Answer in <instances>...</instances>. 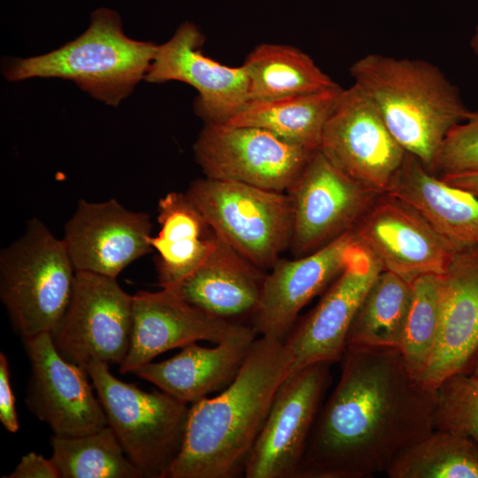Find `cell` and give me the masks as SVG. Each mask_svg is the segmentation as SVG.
Segmentation results:
<instances>
[{
  "label": "cell",
  "instance_id": "cell-1",
  "mask_svg": "<svg viewBox=\"0 0 478 478\" xmlns=\"http://www.w3.org/2000/svg\"><path fill=\"white\" fill-rule=\"evenodd\" d=\"M321 405L297 478H369L386 473L434 430L435 390L396 348L349 346Z\"/></svg>",
  "mask_w": 478,
  "mask_h": 478
},
{
  "label": "cell",
  "instance_id": "cell-2",
  "mask_svg": "<svg viewBox=\"0 0 478 478\" xmlns=\"http://www.w3.org/2000/svg\"><path fill=\"white\" fill-rule=\"evenodd\" d=\"M290 366L283 342L257 338L234 381L216 397L189 406L182 445L167 478L243 474L246 459Z\"/></svg>",
  "mask_w": 478,
  "mask_h": 478
},
{
  "label": "cell",
  "instance_id": "cell-3",
  "mask_svg": "<svg viewBox=\"0 0 478 478\" xmlns=\"http://www.w3.org/2000/svg\"><path fill=\"white\" fill-rule=\"evenodd\" d=\"M350 73L397 142L428 170L448 132L471 112L458 88L426 60L373 53L355 61Z\"/></svg>",
  "mask_w": 478,
  "mask_h": 478
},
{
  "label": "cell",
  "instance_id": "cell-4",
  "mask_svg": "<svg viewBox=\"0 0 478 478\" xmlns=\"http://www.w3.org/2000/svg\"><path fill=\"white\" fill-rule=\"evenodd\" d=\"M157 49L151 42L127 36L117 12L99 8L80 36L49 53L9 60L3 73L10 81L69 80L92 97L116 107L144 80Z\"/></svg>",
  "mask_w": 478,
  "mask_h": 478
},
{
  "label": "cell",
  "instance_id": "cell-5",
  "mask_svg": "<svg viewBox=\"0 0 478 478\" xmlns=\"http://www.w3.org/2000/svg\"><path fill=\"white\" fill-rule=\"evenodd\" d=\"M75 270L62 239L40 220L0 252V298L23 339L51 333L71 299Z\"/></svg>",
  "mask_w": 478,
  "mask_h": 478
},
{
  "label": "cell",
  "instance_id": "cell-6",
  "mask_svg": "<svg viewBox=\"0 0 478 478\" xmlns=\"http://www.w3.org/2000/svg\"><path fill=\"white\" fill-rule=\"evenodd\" d=\"M86 371L127 458L144 477L167 478L182 445L188 404L120 381L102 361L90 362Z\"/></svg>",
  "mask_w": 478,
  "mask_h": 478
},
{
  "label": "cell",
  "instance_id": "cell-7",
  "mask_svg": "<svg viewBox=\"0 0 478 478\" xmlns=\"http://www.w3.org/2000/svg\"><path fill=\"white\" fill-rule=\"evenodd\" d=\"M214 233L260 269L290 246L293 214L287 193L208 177L186 191Z\"/></svg>",
  "mask_w": 478,
  "mask_h": 478
},
{
  "label": "cell",
  "instance_id": "cell-8",
  "mask_svg": "<svg viewBox=\"0 0 478 478\" xmlns=\"http://www.w3.org/2000/svg\"><path fill=\"white\" fill-rule=\"evenodd\" d=\"M133 303L116 279L76 272L68 306L50 333L55 347L85 370L92 361L120 365L130 347Z\"/></svg>",
  "mask_w": 478,
  "mask_h": 478
},
{
  "label": "cell",
  "instance_id": "cell-9",
  "mask_svg": "<svg viewBox=\"0 0 478 478\" xmlns=\"http://www.w3.org/2000/svg\"><path fill=\"white\" fill-rule=\"evenodd\" d=\"M319 150L345 175L377 195L389 192L407 153L355 83L343 89L324 126Z\"/></svg>",
  "mask_w": 478,
  "mask_h": 478
},
{
  "label": "cell",
  "instance_id": "cell-10",
  "mask_svg": "<svg viewBox=\"0 0 478 478\" xmlns=\"http://www.w3.org/2000/svg\"><path fill=\"white\" fill-rule=\"evenodd\" d=\"M331 365L312 364L289 374L282 382L246 459V478H297L312 427L331 383Z\"/></svg>",
  "mask_w": 478,
  "mask_h": 478
},
{
  "label": "cell",
  "instance_id": "cell-11",
  "mask_svg": "<svg viewBox=\"0 0 478 478\" xmlns=\"http://www.w3.org/2000/svg\"><path fill=\"white\" fill-rule=\"evenodd\" d=\"M193 149L205 177L281 192L291 186L313 152L266 129L227 123H206Z\"/></svg>",
  "mask_w": 478,
  "mask_h": 478
},
{
  "label": "cell",
  "instance_id": "cell-12",
  "mask_svg": "<svg viewBox=\"0 0 478 478\" xmlns=\"http://www.w3.org/2000/svg\"><path fill=\"white\" fill-rule=\"evenodd\" d=\"M286 193L292 207L289 248L295 258L352 230L379 196L345 175L320 150L312 153Z\"/></svg>",
  "mask_w": 478,
  "mask_h": 478
},
{
  "label": "cell",
  "instance_id": "cell-13",
  "mask_svg": "<svg viewBox=\"0 0 478 478\" xmlns=\"http://www.w3.org/2000/svg\"><path fill=\"white\" fill-rule=\"evenodd\" d=\"M353 232L383 270L409 282L444 274L459 250L421 213L389 194L376 197Z\"/></svg>",
  "mask_w": 478,
  "mask_h": 478
},
{
  "label": "cell",
  "instance_id": "cell-14",
  "mask_svg": "<svg viewBox=\"0 0 478 478\" xmlns=\"http://www.w3.org/2000/svg\"><path fill=\"white\" fill-rule=\"evenodd\" d=\"M31 365L25 402L58 436H78L108 425L87 371L66 360L50 333L23 339Z\"/></svg>",
  "mask_w": 478,
  "mask_h": 478
},
{
  "label": "cell",
  "instance_id": "cell-15",
  "mask_svg": "<svg viewBox=\"0 0 478 478\" xmlns=\"http://www.w3.org/2000/svg\"><path fill=\"white\" fill-rule=\"evenodd\" d=\"M382 270L381 264L357 240L343 271L283 342L291 359L289 374L312 364L341 361L353 318Z\"/></svg>",
  "mask_w": 478,
  "mask_h": 478
},
{
  "label": "cell",
  "instance_id": "cell-16",
  "mask_svg": "<svg viewBox=\"0 0 478 478\" xmlns=\"http://www.w3.org/2000/svg\"><path fill=\"white\" fill-rule=\"evenodd\" d=\"M204 36L189 21L158 45L144 80L150 83L177 81L198 92L195 111L206 123H227L249 102V80L243 66L222 65L203 54Z\"/></svg>",
  "mask_w": 478,
  "mask_h": 478
},
{
  "label": "cell",
  "instance_id": "cell-17",
  "mask_svg": "<svg viewBox=\"0 0 478 478\" xmlns=\"http://www.w3.org/2000/svg\"><path fill=\"white\" fill-rule=\"evenodd\" d=\"M147 213L125 208L116 199H81L62 238L75 272L117 279L132 262L153 251Z\"/></svg>",
  "mask_w": 478,
  "mask_h": 478
},
{
  "label": "cell",
  "instance_id": "cell-18",
  "mask_svg": "<svg viewBox=\"0 0 478 478\" xmlns=\"http://www.w3.org/2000/svg\"><path fill=\"white\" fill-rule=\"evenodd\" d=\"M356 243L352 229L312 253L279 258L265 277L251 321L257 334L284 342L300 311L343 271Z\"/></svg>",
  "mask_w": 478,
  "mask_h": 478
},
{
  "label": "cell",
  "instance_id": "cell-19",
  "mask_svg": "<svg viewBox=\"0 0 478 478\" xmlns=\"http://www.w3.org/2000/svg\"><path fill=\"white\" fill-rule=\"evenodd\" d=\"M478 358V247L459 249L443 274L439 329L434 350L418 375L436 389L456 374H471Z\"/></svg>",
  "mask_w": 478,
  "mask_h": 478
},
{
  "label": "cell",
  "instance_id": "cell-20",
  "mask_svg": "<svg viewBox=\"0 0 478 478\" xmlns=\"http://www.w3.org/2000/svg\"><path fill=\"white\" fill-rule=\"evenodd\" d=\"M134 296L128 352L120 373H134L159 354L197 341L221 342L241 323L214 317L189 304L173 291H138Z\"/></svg>",
  "mask_w": 478,
  "mask_h": 478
},
{
  "label": "cell",
  "instance_id": "cell-21",
  "mask_svg": "<svg viewBox=\"0 0 478 478\" xmlns=\"http://www.w3.org/2000/svg\"><path fill=\"white\" fill-rule=\"evenodd\" d=\"M257 332L251 325L239 324L235 331L213 348L189 343L174 357L150 362L134 373L160 390L186 404L224 389L236 377Z\"/></svg>",
  "mask_w": 478,
  "mask_h": 478
},
{
  "label": "cell",
  "instance_id": "cell-22",
  "mask_svg": "<svg viewBox=\"0 0 478 478\" xmlns=\"http://www.w3.org/2000/svg\"><path fill=\"white\" fill-rule=\"evenodd\" d=\"M265 277L262 269L216 235L214 246L203 262L167 289L214 317L244 324V318L252 321Z\"/></svg>",
  "mask_w": 478,
  "mask_h": 478
},
{
  "label": "cell",
  "instance_id": "cell-23",
  "mask_svg": "<svg viewBox=\"0 0 478 478\" xmlns=\"http://www.w3.org/2000/svg\"><path fill=\"white\" fill-rule=\"evenodd\" d=\"M387 194L413 207L458 248L478 247V197L443 181L414 156L406 153Z\"/></svg>",
  "mask_w": 478,
  "mask_h": 478
},
{
  "label": "cell",
  "instance_id": "cell-24",
  "mask_svg": "<svg viewBox=\"0 0 478 478\" xmlns=\"http://www.w3.org/2000/svg\"><path fill=\"white\" fill-rule=\"evenodd\" d=\"M160 229L150 235L157 252L158 284L172 289L192 273L214 246L216 234L186 192H169L158 201Z\"/></svg>",
  "mask_w": 478,
  "mask_h": 478
},
{
  "label": "cell",
  "instance_id": "cell-25",
  "mask_svg": "<svg viewBox=\"0 0 478 478\" xmlns=\"http://www.w3.org/2000/svg\"><path fill=\"white\" fill-rule=\"evenodd\" d=\"M343 90L337 85L274 100L249 101L227 124L260 127L314 151L320 148L324 126Z\"/></svg>",
  "mask_w": 478,
  "mask_h": 478
},
{
  "label": "cell",
  "instance_id": "cell-26",
  "mask_svg": "<svg viewBox=\"0 0 478 478\" xmlns=\"http://www.w3.org/2000/svg\"><path fill=\"white\" fill-rule=\"evenodd\" d=\"M249 80V101H267L337 86L297 48L275 43L255 47L242 65Z\"/></svg>",
  "mask_w": 478,
  "mask_h": 478
},
{
  "label": "cell",
  "instance_id": "cell-27",
  "mask_svg": "<svg viewBox=\"0 0 478 478\" xmlns=\"http://www.w3.org/2000/svg\"><path fill=\"white\" fill-rule=\"evenodd\" d=\"M412 296V282L382 270L351 322L347 347L400 348Z\"/></svg>",
  "mask_w": 478,
  "mask_h": 478
},
{
  "label": "cell",
  "instance_id": "cell-28",
  "mask_svg": "<svg viewBox=\"0 0 478 478\" xmlns=\"http://www.w3.org/2000/svg\"><path fill=\"white\" fill-rule=\"evenodd\" d=\"M51 460L60 478H143L110 426L78 436L50 439Z\"/></svg>",
  "mask_w": 478,
  "mask_h": 478
},
{
  "label": "cell",
  "instance_id": "cell-29",
  "mask_svg": "<svg viewBox=\"0 0 478 478\" xmlns=\"http://www.w3.org/2000/svg\"><path fill=\"white\" fill-rule=\"evenodd\" d=\"M385 474L390 478H478V445L466 436L435 429L405 450Z\"/></svg>",
  "mask_w": 478,
  "mask_h": 478
},
{
  "label": "cell",
  "instance_id": "cell-30",
  "mask_svg": "<svg viewBox=\"0 0 478 478\" xmlns=\"http://www.w3.org/2000/svg\"><path fill=\"white\" fill-rule=\"evenodd\" d=\"M412 301L399 351L410 370L418 377L437 339L443 274L421 275L412 282Z\"/></svg>",
  "mask_w": 478,
  "mask_h": 478
},
{
  "label": "cell",
  "instance_id": "cell-31",
  "mask_svg": "<svg viewBox=\"0 0 478 478\" xmlns=\"http://www.w3.org/2000/svg\"><path fill=\"white\" fill-rule=\"evenodd\" d=\"M435 399V429L466 436L478 445V377H448L436 389Z\"/></svg>",
  "mask_w": 478,
  "mask_h": 478
},
{
  "label": "cell",
  "instance_id": "cell-32",
  "mask_svg": "<svg viewBox=\"0 0 478 478\" xmlns=\"http://www.w3.org/2000/svg\"><path fill=\"white\" fill-rule=\"evenodd\" d=\"M428 171L438 177L478 171V111L448 132Z\"/></svg>",
  "mask_w": 478,
  "mask_h": 478
},
{
  "label": "cell",
  "instance_id": "cell-33",
  "mask_svg": "<svg viewBox=\"0 0 478 478\" xmlns=\"http://www.w3.org/2000/svg\"><path fill=\"white\" fill-rule=\"evenodd\" d=\"M0 421L11 433H16L19 428L8 360L3 352L0 353Z\"/></svg>",
  "mask_w": 478,
  "mask_h": 478
},
{
  "label": "cell",
  "instance_id": "cell-34",
  "mask_svg": "<svg viewBox=\"0 0 478 478\" xmlns=\"http://www.w3.org/2000/svg\"><path fill=\"white\" fill-rule=\"evenodd\" d=\"M3 478H60L51 459L31 451L24 455L14 470Z\"/></svg>",
  "mask_w": 478,
  "mask_h": 478
},
{
  "label": "cell",
  "instance_id": "cell-35",
  "mask_svg": "<svg viewBox=\"0 0 478 478\" xmlns=\"http://www.w3.org/2000/svg\"><path fill=\"white\" fill-rule=\"evenodd\" d=\"M440 178L450 185L469 191L478 197V171L446 174Z\"/></svg>",
  "mask_w": 478,
  "mask_h": 478
},
{
  "label": "cell",
  "instance_id": "cell-36",
  "mask_svg": "<svg viewBox=\"0 0 478 478\" xmlns=\"http://www.w3.org/2000/svg\"><path fill=\"white\" fill-rule=\"evenodd\" d=\"M471 48L478 57V26L475 27L474 33L471 38Z\"/></svg>",
  "mask_w": 478,
  "mask_h": 478
},
{
  "label": "cell",
  "instance_id": "cell-37",
  "mask_svg": "<svg viewBox=\"0 0 478 478\" xmlns=\"http://www.w3.org/2000/svg\"><path fill=\"white\" fill-rule=\"evenodd\" d=\"M471 374L478 377V358L473 367Z\"/></svg>",
  "mask_w": 478,
  "mask_h": 478
}]
</instances>
